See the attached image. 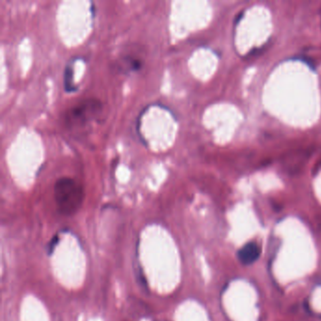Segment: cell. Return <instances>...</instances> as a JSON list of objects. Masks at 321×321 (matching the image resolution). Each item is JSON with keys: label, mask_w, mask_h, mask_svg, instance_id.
<instances>
[{"label": "cell", "mask_w": 321, "mask_h": 321, "mask_svg": "<svg viewBox=\"0 0 321 321\" xmlns=\"http://www.w3.org/2000/svg\"><path fill=\"white\" fill-rule=\"evenodd\" d=\"M102 109L97 99H86L80 104L75 105L66 114V123L70 126L84 125L93 119Z\"/></svg>", "instance_id": "7a4b0ae2"}, {"label": "cell", "mask_w": 321, "mask_h": 321, "mask_svg": "<svg viewBox=\"0 0 321 321\" xmlns=\"http://www.w3.org/2000/svg\"><path fill=\"white\" fill-rule=\"evenodd\" d=\"M54 198L59 212L64 216H71L81 207L84 189L73 178L62 177L54 185Z\"/></svg>", "instance_id": "6da1fadb"}, {"label": "cell", "mask_w": 321, "mask_h": 321, "mask_svg": "<svg viewBox=\"0 0 321 321\" xmlns=\"http://www.w3.org/2000/svg\"><path fill=\"white\" fill-rule=\"evenodd\" d=\"M70 60L65 67L64 72V87L65 91L68 92H73L77 90V87L74 83V60Z\"/></svg>", "instance_id": "277c9868"}, {"label": "cell", "mask_w": 321, "mask_h": 321, "mask_svg": "<svg viewBox=\"0 0 321 321\" xmlns=\"http://www.w3.org/2000/svg\"><path fill=\"white\" fill-rule=\"evenodd\" d=\"M237 256L244 265H251L259 258L260 247L255 242H249L239 250Z\"/></svg>", "instance_id": "3957f363"}, {"label": "cell", "mask_w": 321, "mask_h": 321, "mask_svg": "<svg viewBox=\"0 0 321 321\" xmlns=\"http://www.w3.org/2000/svg\"><path fill=\"white\" fill-rule=\"evenodd\" d=\"M124 61L125 63V67L128 69V71H137V70L140 69V67L142 66L141 61L135 59V58L126 57Z\"/></svg>", "instance_id": "5b68a950"}, {"label": "cell", "mask_w": 321, "mask_h": 321, "mask_svg": "<svg viewBox=\"0 0 321 321\" xmlns=\"http://www.w3.org/2000/svg\"><path fill=\"white\" fill-rule=\"evenodd\" d=\"M59 243V237H58V235H55L52 239H51V241H50L49 243H48V245H47V253L48 254H52V252H54V250H55V248H56V246H57V244Z\"/></svg>", "instance_id": "8992f818"}]
</instances>
